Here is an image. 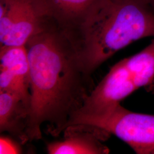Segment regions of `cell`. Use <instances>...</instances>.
<instances>
[{
	"label": "cell",
	"instance_id": "3957f363",
	"mask_svg": "<svg viewBox=\"0 0 154 154\" xmlns=\"http://www.w3.org/2000/svg\"><path fill=\"white\" fill-rule=\"evenodd\" d=\"M138 89L125 60H122L110 69L89 94L67 127L87 120L105 118L121 105L122 100Z\"/></svg>",
	"mask_w": 154,
	"mask_h": 154
},
{
	"label": "cell",
	"instance_id": "9c48e42d",
	"mask_svg": "<svg viewBox=\"0 0 154 154\" xmlns=\"http://www.w3.org/2000/svg\"><path fill=\"white\" fill-rule=\"evenodd\" d=\"M50 16L60 27L71 31L82 23L99 0H44Z\"/></svg>",
	"mask_w": 154,
	"mask_h": 154
},
{
	"label": "cell",
	"instance_id": "4fadbf2b",
	"mask_svg": "<svg viewBox=\"0 0 154 154\" xmlns=\"http://www.w3.org/2000/svg\"><path fill=\"white\" fill-rule=\"evenodd\" d=\"M145 2H146L147 4L148 3H150V4H153V5H154V0H143Z\"/></svg>",
	"mask_w": 154,
	"mask_h": 154
},
{
	"label": "cell",
	"instance_id": "7c38bea8",
	"mask_svg": "<svg viewBox=\"0 0 154 154\" xmlns=\"http://www.w3.org/2000/svg\"><path fill=\"white\" fill-rule=\"evenodd\" d=\"M147 88H149V93L154 94V83L151 85Z\"/></svg>",
	"mask_w": 154,
	"mask_h": 154
},
{
	"label": "cell",
	"instance_id": "5b68a950",
	"mask_svg": "<svg viewBox=\"0 0 154 154\" xmlns=\"http://www.w3.org/2000/svg\"><path fill=\"white\" fill-rule=\"evenodd\" d=\"M79 125L98 127L127 143L138 154H154V115L138 113L119 105L105 118Z\"/></svg>",
	"mask_w": 154,
	"mask_h": 154
},
{
	"label": "cell",
	"instance_id": "8992f818",
	"mask_svg": "<svg viewBox=\"0 0 154 154\" xmlns=\"http://www.w3.org/2000/svg\"><path fill=\"white\" fill-rule=\"evenodd\" d=\"M0 91L16 94L30 105V77L25 46H1Z\"/></svg>",
	"mask_w": 154,
	"mask_h": 154
},
{
	"label": "cell",
	"instance_id": "277c9868",
	"mask_svg": "<svg viewBox=\"0 0 154 154\" xmlns=\"http://www.w3.org/2000/svg\"><path fill=\"white\" fill-rule=\"evenodd\" d=\"M51 18L44 0H0L1 46H25Z\"/></svg>",
	"mask_w": 154,
	"mask_h": 154
},
{
	"label": "cell",
	"instance_id": "8fae6325",
	"mask_svg": "<svg viewBox=\"0 0 154 154\" xmlns=\"http://www.w3.org/2000/svg\"><path fill=\"white\" fill-rule=\"evenodd\" d=\"M21 147L17 143L11 139L1 137L0 139V154H20Z\"/></svg>",
	"mask_w": 154,
	"mask_h": 154
},
{
	"label": "cell",
	"instance_id": "30bf717a",
	"mask_svg": "<svg viewBox=\"0 0 154 154\" xmlns=\"http://www.w3.org/2000/svg\"><path fill=\"white\" fill-rule=\"evenodd\" d=\"M124 60L137 88L154 83V39L145 49Z\"/></svg>",
	"mask_w": 154,
	"mask_h": 154
},
{
	"label": "cell",
	"instance_id": "ba28073f",
	"mask_svg": "<svg viewBox=\"0 0 154 154\" xmlns=\"http://www.w3.org/2000/svg\"><path fill=\"white\" fill-rule=\"evenodd\" d=\"M30 105L14 94L0 91V131L7 132L21 144L29 140Z\"/></svg>",
	"mask_w": 154,
	"mask_h": 154
},
{
	"label": "cell",
	"instance_id": "7a4b0ae2",
	"mask_svg": "<svg viewBox=\"0 0 154 154\" xmlns=\"http://www.w3.org/2000/svg\"><path fill=\"white\" fill-rule=\"evenodd\" d=\"M143 0H99L82 23L63 30L77 51L79 66L88 75L132 42L154 37V14Z\"/></svg>",
	"mask_w": 154,
	"mask_h": 154
},
{
	"label": "cell",
	"instance_id": "6da1fadb",
	"mask_svg": "<svg viewBox=\"0 0 154 154\" xmlns=\"http://www.w3.org/2000/svg\"><path fill=\"white\" fill-rule=\"evenodd\" d=\"M25 46L30 77L29 140L42 138L44 123L59 135L93 90L90 75L79 66L71 39L51 18Z\"/></svg>",
	"mask_w": 154,
	"mask_h": 154
},
{
	"label": "cell",
	"instance_id": "52a82bcc",
	"mask_svg": "<svg viewBox=\"0 0 154 154\" xmlns=\"http://www.w3.org/2000/svg\"><path fill=\"white\" fill-rule=\"evenodd\" d=\"M63 140L48 144L50 154H107L110 150L100 142L108 133L86 125L67 127Z\"/></svg>",
	"mask_w": 154,
	"mask_h": 154
}]
</instances>
